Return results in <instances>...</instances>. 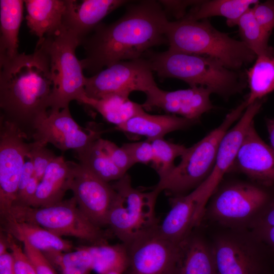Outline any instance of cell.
I'll return each instance as SVG.
<instances>
[{
    "instance_id": "obj_11",
    "label": "cell",
    "mask_w": 274,
    "mask_h": 274,
    "mask_svg": "<svg viewBox=\"0 0 274 274\" xmlns=\"http://www.w3.org/2000/svg\"><path fill=\"white\" fill-rule=\"evenodd\" d=\"M148 61L143 57L115 63L86 77V96L99 99L112 94L130 95L138 91L145 93L157 86Z\"/></svg>"
},
{
    "instance_id": "obj_20",
    "label": "cell",
    "mask_w": 274,
    "mask_h": 274,
    "mask_svg": "<svg viewBox=\"0 0 274 274\" xmlns=\"http://www.w3.org/2000/svg\"><path fill=\"white\" fill-rule=\"evenodd\" d=\"M171 208L157 231L163 236L177 243L185 239L199 225L197 200L192 190L185 195L173 196Z\"/></svg>"
},
{
    "instance_id": "obj_42",
    "label": "cell",
    "mask_w": 274,
    "mask_h": 274,
    "mask_svg": "<svg viewBox=\"0 0 274 274\" xmlns=\"http://www.w3.org/2000/svg\"><path fill=\"white\" fill-rule=\"evenodd\" d=\"M162 6L166 15L171 14L178 20L183 19L186 15V10L190 7H193L200 1H158Z\"/></svg>"
},
{
    "instance_id": "obj_33",
    "label": "cell",
    "mask_w": 274,
    "mask_h": 274,
    "mask_svg": "<svg viewBox=\"0 0 274 274\" xmlns=\"http://www.w3.org/2000/svg\"><path fill=\"white\" fill-rule=\"evenodd\" d=\"M236 25L241 41L257 56L273 54V49L268 45L270 34L259 25L251 8L242 15Z\"/></svg>"
},
{
    "instance_id": "obj_40",
    "label": "cell",
    "mask_w": 274,
    "mask_h": 274,
    "mask_svg": "<svg viewBox=\"0 0 274 274\" xmlns=\"http://www.w3.org/2000/svg\"><path fill=\"white\" fill-rule=\"evenodd\" d=\"M22 243L24 252L33 265L37 274H57L55 268L42 251L33 247L26 241Z\"/></svg>"
},
{
    "instance_id": "obj_35",
    "label": "cell",
    "mask_w": 274,
    "mask_h": 274,
    "mask_svg": "<svg viewBox=\"0 0 274 274\" xmlns=\"http://www.w3.org/2000/svg\"><path fill=\"white\" fill-rule=\"evenodd\" d=\"M250 229L274 253V199Z\"/></svg>"
},
{
    "instance_id": "obj_16",
    "label": "cell",
    "mask_w": 274,
    "mask_h": 274,
    "mask_svg": "<svg viewBox=\"0 0 274 274\" xmlns=\"http://www.w3.org/2000/svg\"><path fill=\"white\" fill-rule=\"evenodd\" d=\"M103 132L92 127H81L66 107L60 110H49L37 124L32 139L46 145L50 143L62 151L76 152L101 138Z\"/></svg>"
},
{
    "instance_id": "obj_48",
    "label": "cell",
    "mask_w": 274,
    "mask_h": 274,
    "mask_svg": "<svg viewBox=\"0 0 274 274\" xmlns=\"http://www.w3.org/2000/svg\"><path fill=\"white\" fill-rule=\"evenodd\" d=\"M273 54H274V50H273Z\"/></svg>"
},
{
    "instance_id": "obj_38",
    "label": "cell",
    "mask_w": 274,
    "mask_h": 274,
    "mask_svg": "<svg viewBox=\"0 0 274 274\" xmlns=\"http://www.w3.org/2000/svg\"><path fill=\"white\" fill-rule=\"evenodd\" d=\"M122 147L128 153L134 163H152L154 152L151 142L146 140L141 142L125 143Z\"/></svg>"
},
{
    "instance_id": "obj_39",
    "label": "cell",
    "mask_w": 274,
    "mask_h": 274,
    "mask_svg": "<svg viewBox=\"0 0 274 274\" xmlns=\"http://www.w3.org/2000/svg\"><path fill=\"white\" fill-rule=\"evenodd\" d=\"M251 8L259 25L270 34L274 28V0L259 2Z\"/></svg>"
},
{
    "instance_id": "obj_41",
    "label": "cell",
    "mask_w": 274,
    "mask_h": 274,
    "mask_svg": "<svg viewBox=\"0 0 274 274\" xmlns=\"http://www.w3.org/2000/svg\"><path fill=\"white\" fill-rule=\"evenodd\" d=\"M9 250L12 254L15 274H37L33 265L21 246L10 235Z\"/></svg>"
},
{
    "instance_id": "obj_37",
    "label": "cell",
    "mask_w": 274,
    "mask_h": 274,
    "mask_svg": "<svg viewBox=\"0 0 274 274\" xmlns=\"http://www.w3.org/2000/svg\"><path fill=\"white\" fill-rule=\"evenodd\" d=\"M99 141L104 151L114 164L123 173L127 174V170L135 164L122 147H120L113 142L101 138Z\"/></svg>"
},
{
    "instance_id": "obj_3",
    "label": "cell",
    "mask_w": 274,
    "mask_h": 274,
    "mask_svg": "<svg viewBox=\"0 0 274 274\" xmlns=\"http://www.w3.org/2000/svg\"><path fill=\"white\" fill-rule=\"evenodd\" d=\"M146 54L152 71L160 78L179 79L190 87L203 86L224 97L241 92L246 86L239 71L229 69L211 57L169 49Z\"/></svg>"
},
{
    "instance_id": "obj_7",
    "label": "cell",
    "mask_w": 274,
    "mask_h": 274,
    "mask_svg": "<svg viewBox=\"0 0 274 274\" xmlns=\"http://www.w3.org/2000/svg\"><path fill=\"white\" fill-rule=\"evenodd\" d=\"M37 45L45 53L49 64L53 89L49 100V110L68 107L71 101H79L86 95V77L76 54L81 45L78 38L63 27L55 33L38 40Z\"/></svg>"
},
{
    "instance_id": "obj_9",
    "label": "cell",
    "mask_w": 274,
    "mask_h": 274,
    "mask_svg": "<svg viewBox=\"0 0 274 274\" xmlns=\"http://www.w3.org/2000/svg\"><path fill=\"white\" fill-rule=\"evenodd\" d=\"M210 242L218 274H274V253L250 229L222 228Z\"/></svg>"
},
{
    "instance_id": "obj_24",
    "label": "cell",
    "mask_w": 274,
    "mask_h": 274,
    "mask_svg": "<svg viewBox=\"0 0 274 274\" xmlns=\"http://www.w3.org/2000/svg\"><path fill=\"white\" fill-rule=\"evenodd\" d=\"M178 274H218L210 241L193 230L181 243Z\"/></svg>"
},
{
    "instance_id": "obj_26",
    "label": "cell",
    "mask_w": 274,
    "mask_h": 274,
    "mask_svg": "<svg viewBox=\"0 0 274 274\" xmlns=\"http://www.w3.org/2000/svg\"><path fill=\"white\" fill-rule=\"evenodd\" d=\"M24 1H0V64L18 54V35L23 19Z\"/></svg>"
},
{
    "instance_id": "obj_14",
    "label": "cell",
    "mask_w": 274,
    "mask_h": 274,
    "mask_svg": "<svg viewBox=\"0 0 274 274\" xmlns=\"http://www.w3.org/2000/svg\"><path fill=\"white\" fill-rule=\"evenodd\" d=\"M71 170L70 190L77 206L96 226H108V218L117 196L111 184L80 163L68 161Z\"/></svg>"
},
{
    "instance_id": "obj_45",
    "label": "cell",
    "mask_w": 274,
    "mask_h": 274,
    "mask_svg": "<svg viewBox=\"0 0 274 274\" xmlns=\"http://www.w3.org/2000/svg\"><path fill=\"white\" fill-rule=\"evenodd\" d=\"M0 274H15L13 257L11 252L0 255Z\"/></svg>"
},
{
    "instance_id": "obj_12",
    "label": "cell",
    "mask_w": 274,
    "mask_h": 274,
    "mask_svg": "<svg viewBox=\"0 0 274 274\" xmlns=\"http://www.w3.org/2000/svg\"><path fill=\"white\" fill-rule=\"evenodd\" d=\"M11 123L0 120V214L6 215L14 204L29 143Z\"/></svg>"
},
{
    "instance_id": "obj_21",
    "label": "cell",
    "mask_w": 274,
    "mask_h": 274,
    "mask_svg": "<svg viewBox=\"0 0 274 274\" xmlns=\"http://www.w3.org/2000/svg\"><path fill=\"white\" fill-rule=\"evenodd\" d=\"M71 175L68 162L57 156L46 168L30 207H47L63 201L70 190Z\"/></svg>"
},
{
    "instance_id": "obj_18",
    "label": "cell",
    "mask_w": 274,
    "mask_h": 274,
    "mask_svg": "<svg viewBox=\"0 0 274 274\" xmlns=\"http://www.w3.org/2000/svg\"><path fill=\"white\" fill-rule=\"evenodd\" d=\"M231 169L254 182L274 185V151L260 137L254 122L244 136Z\"/></svg>"
},
{
    "instance_id": "obj_36",
    "label": "cell",
    "mask_w": 274,
    "mask_h": 274,
    "mask_svg": "<svg viewBox=\"0 0 274 274\" xmlns=\"http://www.w3.org/2000/svg\"><path fill=\"white\" fill-rule=\"evenodd\" d=\"M47 145L33 141L29 143V150L27 158L31 162L35 175L40 181L49 164L57 156Z\"/></svg>"
},
{
    "instance_id": "obj_10",
    "label": "cell",
    "mask_w": 274,
    "mask_h": 274,
    "mask_svg": "<svg viewBox=\"0 0 274 274\" xmlns=\"http://www.w3.org/2000/svg\"><path fill=\"white\" fill-rule=\"evenodd\" d=\"M3 217L39 225L61 237L77 238L87 245L108 244L113 234L92 223L79 208L74 197L47 207L13 205Z\"/></svg>"
},
{
    "instance_id": "obj_5",
    "label": "cell",
    "mask_w": 274,
    "mask_h": 274,
    "mask_svg": "<svg viewBox=\"0 0 274 274\" xmlns=\"http://www.w3.org/2000/svg\"><path fill=\"white\" fill-rule=\"evenodd\" d=\"M273 199L274 185L228 182L216 189L206 206L202 221L204 219L224 228L250 229Z\"/></svg>"
},
{
    "instance_id": "obj_46",
    "label": "cell",
    "mask_w": 274,
    "mask_h": 274,
    "mask_svg": "<svg viewBox=\"0 0 274 274\" xmlns=\"http://www.w3.org/2000/svg\"><path fill=\"white\" fill-rule=\"evenodd\" d=\"M266 124L269 136L270 146L274 151V119H267L266 120Z\"/></svg>"
},
{
    "instance_id": "obj_19",
    "label": "cell",
    "mask_w": 274,
    "mask_h": 274,
    "mask_svg": "<svg viewBox=\"0 0 274 274\" xmlns=\"http://www.w3.org/2000/svg\"><path fill=\"white\" fill-rule=\"evenodd\" d=\"M125 0H66L62 25L81 42L110 13L127 3Z\"/></svg>"
},
{
    "instance_id": "obj_15",
    "label": "cell",
    "mask_w": 274,
    "mask_h": 274,
    "mask_svg": "<svg viewBox=\"0 0 274 274\" xmlns=\"http://www.w3.org/2000/svg\"><path fill=\"white\" fill-rule=\"evenodd\" d=\"M262 105L261 100L249 105L235 125L226 132L220 143L212 170L204 181L194 189L200 217L203 216L207 203L223 177L232 166L244 136Z\"/></svg>"
},
{
    "instance_id": "obj_29",
    "label": "cell",
    "mask_w": 274,
    "mask_h": 274,
    "mask_svg": "<svg viewBox=\"0 0 274 274\" xmlns=\"http://www.w3.org/2000/svg\"><path fill=\"white\" fill-rule=\"evenodd\" d=\"M100 139L75 152L76 157L79 160V163L104 181L108 183L117 181L126 174L114 164L104 151Z\"/></svg>"
},
{
    "instance_id": "obj_44",
    "label": "cell",
    "mask_w": 274,
    "mask_h": 274,
    "mask_svg": "<svg viewBox=\"0 0 274 274\" xmlns=\"http://www.w3.org/2000/svg\"><path fill=\"white\" fill-rule=\"evenodd\" d=\"M34 174L35 172L33 165L30 160L28 159L27 160H25L20 176L16 200L21 196L28 183Z\"/></svg>"
},
{
    "instance_id": "obj_13",
    "label": "cell",
    "mask_w": 274,
    "mask_h": 274,
    "mask_svg": "<svg viewBox=\"0 0 274 274\" xmlns=\"http://www.w3.org/2000/svg\"><path fill=\"white\" fill-rule=\"evenodd\" d=\"M181 243L168 239L157 230L139 239L126 246L128 266L125 272L178 274Z\"/></svg>"
},
{
    "instance_id": "obj_2",
    "label": "cell",
    "mask_w": 274,
    "mask_h": 274,
    "mask_svg": "<svg viewBox=\"0 0 274 274\" xmlns=\"http://www.w3.org/2000/svg\"><path fill=\"white\" fill-rule=\"evenodd\" d=\"M1 118L15 126L27 140L47 114L53 81L48 58L36 45L0 64Z\"/></svg>"
},
{
    "instance_id": "obj_8",
    "label": "cell",
    "mask_w": 274,
    "mask_h": 274,
    "mask_svg": "<svg viewBox=\"0 0 274 274\" xmlns=\"http://www.w3.org/2000/svg\"><path fill=\"white\" fill-rule=\"evenodd\" d=\"M111 185L117 192L108 218L113 234L127 246L158 229L155 205L160 192L134 188L127 173Z\"/></svg>"
},
{
    "instance_id": "obj_27",
    "label": "cell",
    "mask_w": 274,
    "mask_h": 274,
    "mask_svg": "<svg viewBox=\"0 0 274 274\" xmlns=\"http://www.w3.org/2000/svg\"><path fill=\"white\" fill-rule=\"evenodd\" d=\"M129 96L124 94H112L99 99H93L85 95L79 102L96 110L106 120L116 127L145 111L142 105L130 100Z\"/></svg>"
},
{
    "instance_id": "obj_43",
    "label": "cell",
    "mask_w": 274,
    "mask_h": 274,
    "mask_svg": "<svg viewBox=\"0 0 274 274\" xmlns=\"http://www.w3.org/2000/svg\"><path fill=\"white\" fill-rule=\"evenodd\" d=\"M40 182L34 174L28 183L21 196L16 199L13 205L30 207L37 192Z\"/></svg>"
},
{
    "instance_id": "obj_47",
    "label": "cell",
    "mask_w": 274,
    "mask_h": 274,
    "mask_svg": "<svg viewBox=\"0 0 274 274\" xmlns=\"http://www.w3.org/2000/svg\"><path fill=\"white\" fill-rule=\"evenodd\" d=\"M107 274H121V273L116 272V271H111Z\"/></svg>"
},
{
    "instance_id": "obj_6",
    "label": "cell",
    "mask_w": 274,
    "mask_h": 274,
    "mask_svg": "<svg viewBox=\"0 0 274 274\" xmlns=\"http://www.w3.org/2000/svg\"><path fill=\"white\" fill-rule=\"evenodd\" d=\"M248 106L246 100L232 110L219 126L199 141L187 148L181 161L154 188L173 196L186 194L208 177L214 167L220 143L231 126L242 116Z\"/></svg>"
},
{
    "instance_id": "obj_32",
    "label": "cell",
    "mask_w": 274,
    "mask_h": 274,
    "mask_svg": "<svg viewBox=\"0 0 274 274\" xmlns=\"http://www.w3.org/2000/svg\"><path fill=\"white\" fill-rule=\"evenodd\" d=\"M43 253L60 274H90L92 271V258L86 246L75 248L73 252L50 250Z\"/></svg>"
},
{
    "instance_id": "obj_31",
    "label": "cell",
    "mask_w": 274,
    "mask_h": 274,
    "mask_svg": "<svg viewBox=\"0 0 274 274\" xmlns=\"http://www.w3.org/2000/svg\"><path fill=\"white\" fill-rule=\"evenodd\" d=\"M92 258V270L97 274L116 271L125 272L128 266L126 246L121 244L87 245Z\"/></svg>"
},
{
    "instance_id": "obj_4",
    "label": "cell",
    "mask_w": 274,
    "mask_h": 274,
    "mask_svg": "<svg viewBox=\"0 0 274 274\" xmlns=\"http://www.w3.org/2000/svg\"><path fill=\"white\" fill-rule=\"evenodd\" d=\"M166 36L169 49L211 57L235 71L257 58L243 42L219 31L207 19L169 21Z\"/></svg>"
},
{
    "instance_id": "obj_1",
    "label": "cell",
    "mask_w": 274,
    "mask_h": 274,
    "mask_svg": "<svg viewBox=\"0 0 274 274\" xmlns=\"http://www.w3.org/2000/svg\"><path fill=\"white\" fill-rule=\"evenodd\" d=\"M169 21L158 1H141L129 5L116 21L100 23L81 43L83 68L92 75L115 63L142 57L148 50L167 43Z\"/></svg>"
},
{
    "instance_id": "obj_28",
    "label": "cell",
    "mask_w": 274,
    "mask_h": 274,
    "mask_svg": "<svg viewBox=\"0 0 274 274\" xmlns=\"http://www.w3.org/2000/svg\"><path fill=\"white\" fill-rule=\"evenodd\" d=\"M259 2L257 0L200 1L183 19L199 21L213 16H222L226 19L227 25L232 27L236 25L242 15L252 6Z\"/></svg>"
},
{
    "instance_id": "obj_22",
    "label": "cell",
    "mask_w": 274,
    "mask_h": 274,
    "mask_svg": "<svg viewBox=\"0 0 274 274\" xmlns=\"http://www.w3.org/2000/svg\"><path fill=\"white\" fill-rule=\"evenodd\" d=\"M196 122L175 115H151L144 111L124 124L115 127V129L143 135L151 141L163 138L173 131L187 128Z\"/></svg>"
},
{
    "instance_id": "obj_30",
    "label": "cell",
    "mask_w": 274,
    "mask_h": 274,
    "mask_svg": "<svg viewBox=\"0 0 274 274\" xmlns=\"http://www.w3.org/2000/svg\"><path fill=\"white\" fill-rule=\"evenodd\" d=\"M247 76L250 92L246 100L249 106L274 90V54L257 56Z\"/></svg>"
},
{
    "instance_id": "obj_34",
    "label": "cell",
    "mask_w": 274,
    "mask_h": 274,
    "mask_svg": "<svg viewBox=\"0 0 274 274\" xmlns=\"http://www.w3.org/2000/svg\"><path fill=\"white\" fill-rule=\"evenodd\" d=\"M150 141L154 152V159L152 163L160 180L173 169L176 166L174 163L175 159L184 154L187 147L168 142L164 138Z\"/></svg>"
},
{
    "instance_id": "obj_23",
    "label": "cell",
    "mask_w": 274,
    "mask_h": 274,
    "mask_svg": "<svg viewBox=\"0 0 274 274\" xmlns=\"http://www.w3.org/2000/svg\"><path fill=\"white\" fill-rule=\"evenodd\" d=\"M1 229L14 238L27 242L35 248L42 252L56 250L68 252L73 246L68 241L43 227L32 223L19 222L8 217H1Z\"/></svg>"
},
{
    "instance_id": "obj_17",
    "label": "cell",
    "mask_w": 274,
    "mask_h": 274,
    "mask_svg": "<svg viewBox=\"0 0 274 274\" xmlns=\"http://www.w3.org/2000/svg\"><path fill=\"white\" fill-rule=\"evenodd\" d=\"M212 93L211 90L203 86L165 91L157 86L145 93L146 99L142 106L147 110L156 108L197 121L213 108L210 99Z\"/></svg>"
},
{
    "instance_id": "obj_25",
    "label": "cell",
    "mask_w": 274,
    "mask_h": 274,
    "mask_svg": "<svg viewBox=\"0 0 274 274\" xmlns=\"http://www.w3.org/2000/svg\"><path fill=\"white\" fill-rule=\"evenodd\" d=\"M26 23L30 32L39 38L52 35L63 27L66 0H25Z\"/></svg>"
}]
</instances>
